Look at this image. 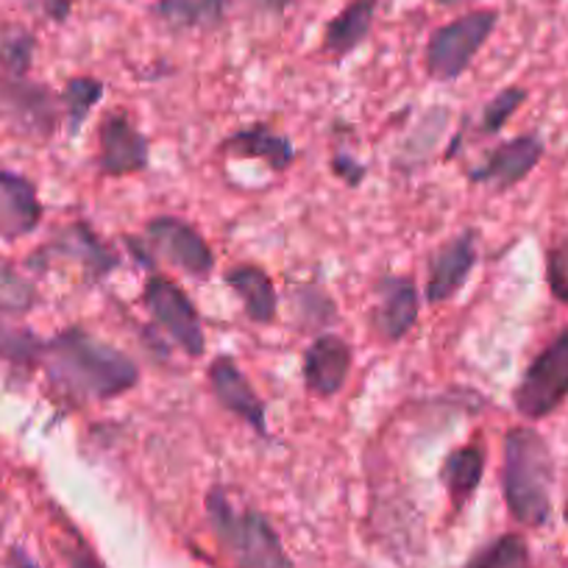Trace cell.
<instances>
[{
    "instance_id": "f1b7e54d",
    "label": "cell",
    "mask_w": 568,
    "mask_h": 568,
    "mask_svg": "<svg viewBox=\"0 0 568 568\" xmlns=\"http://www.w3.org/2000/svg\"><path fill=\"white\" fill-rule=\"evenodd\" d=\"M546 284L555 302L568 304V232L546 248Z\"/></svg>"
},
{
    "instance_id": "277c9868",
    "label": "cell",
    "mask_w": 568,
    "mask_h": 568,
    "mask_svg": "<svg viewBox=\"0 0 568 568\" xmlns=\"http://www.w3.org/2000/svg\"><path fill=\"white\" fill-rule=\"evenodd\" d=\"M125 248L142 267H154L162 260L195 278H204L215 271V254L204 234L176 215L151 217L142 234L125 237Z\"/></svg>"
},
{
    "instance_id": "d6a6232c",
    "label": "cell",
    "mask_w": 568,
    "mask_h": 568,
    "mask_svg": "<svg viewBox=\"0 0 568 568\" xmlns=\"http://www.w3.org/2000/svg\"><path fill=\"white\" fill-rule=\"evenodd\" d=\"M42 12L53 20V23H64L70 18V0H42Z\"/></svg>"
},
{
    "instance_id": "603a6c76",
    "label": "cell",
    "mask_w": 568,
    "mask_h": 568,
    "mask_svg": "<svg viewBox=\"0 0 568 568\" xmlns=\"http://www.w3.org/2000/svg\"><path fill=\"white\" fill-rule=\"evenodd\" d=\"M293 315H296V324L304 332L329 329L341 318L332 293L326 287H321L318 282L298 284L296 293H293Z\"/></svg>"
},
{
    "instance_id": "e0dca14e",
    "label": "cell",
    "mask_w": 568,
    "mask_h": 568,
    "mask_svg": "<svg viewBox=\"0 0 568 568\" xmlns=\"http://www.w3.org/2000/svg\"><path fill=\"white\" fill-rule=\"evenodd\" d=\"M42 221V204L31 179L0 171V240L29 237Z\"/></svg>"
},
{
    "instance_id": "4fadbf2b",
    "label": "cell",
    "mask_w": 568,
    "mask_h": 568,
    "mask_svg": "<svg viewBox=\"0 0 568 568\" xmlns=\"http://www.w3.org/2000/svg\"><path fill=\"white\" fill-rule=\"evenodd\" d=\"M420 315L418 284L413 276H382L374 284L371 332L385 343H402L415 329Z\"/></svg>"
},
{
    "instance_id": "4316f807",
    "label": "cell",
    "mask_w": 568,
    "mask_h": 568,
    "mask_svg": "<svg viewBox=\"0 0 568 568\" xmlns=\"http://www.w3.org/2000/svg\"><path fill=\"white\" fill-rule=\"evenodd\" d=\"M34 34L20 26H9L0 34V70L7 75H29L31 64H34Z\"/></svg>"
},
{
    "instance_id": "836d02e7",
    "label": "cell",
    "mask_w": 568,
    "mask_h": 568,
    "mask_svg": "<svg viewBox=\"0 0 568 568\" xmlns=\"http://www.w3.org/2000/svg\"><path fill=\"white\" fill-rule=\"evenodd\" d=\"M9 568H40L23 549L9 551Z\"/></svg>"
},
{
    "instance_id": "cb8c5ba5",
    "label": "cell",
    "mask_w": 568,
    "mask_h": 568,
    "mask_svg": "<svg viewBox=\"0 0 568 568\" xmlns=\"http://www.w3.org/2000/svg\"><path fill=\"white\" fill-rule=\"evenodd\" d=\"M45 341L29 326L0 321V359L14 371L40 368V354Z\"/></svg>"
},
{
    "instance_id": "7402d4cb",
    "label": "cell",
    "mask_w": 568,
    "mask_h": 568,
    "mask_svg": "<svg viewBox=\"0 0 568 568\" xmlns=\"http://www.w3.org/2000/svg\"><path fill=\"white\" fill-rule=\"evenodd\" d=\"M103 92H106V84L101 79H95V75H75V79H70L64 84L59 98H62V120L70 136L81 134L92 109L101 103Z\"/></svg>"
},
{
    "instance_id": "ac0fdd59",
    "label": "cell",
    "mask_w": 568,
    "mask_h": 568,
    "mask_svg": "<svg viewBox=\"0 0 568 568\" xmlns=\"http://www.w3.org/2000/svg\"><path fill=\"white\" fill-rule=\"evenodd\" d=\"M223 282L229 284V291L240 298L243 304V313L251 324L267 326L276 321L278 315V293L276 284H273L271 273L260 265H234L229 267Z\"/></svg>"
},
{
    "instance_id": "484cf974",
    "label": "cell",
    "mask_w": 568,
    "mask_h": 568,
    "mask_svg": "<svg viewBox=\"0 0 568 568\" xmlns=\"http://www.w3.org/2000/svg\"><path fill=\"white\" fill-rule=\"evenodd\" d=\"M529 98V92L524 87H505L501 92H496L488 103H483V112H479L477 123H474V134L477 136H494L510 123L518 114V109L524 106V101Z\"/></svg>"
},
{
    "instance_id": "4dcf8cb0",
    "label": "cell",
    "mask_w": 568,
    "mask_h": 568,
    "mask_svg": "<svg viewBox=\"0 0 568 568\" xmlns=\"http://www.w3.org/2000/svg\"><path fill=\"white\" fill-rule=\"evenodd\" d=\"M62 557L68 568H103L101 560L95 557V551H92L75 532H70V540L62 544Z\"/></svg>"
},
{
    "instance_id": "7a4b0ae2",
    "label": "cell",
    "mask_w": 568,
    "mask_h": 568,
    "mask_svg": "<svg viewBox=\"0 0 568 568\" xmlns=\"http://www.w3.org/2000/svg\"><path fill=\"white\" fill-rule=\"evenodd\" d=\"M555 455L532 426H513L501 444V496L521 527H544L551 516Z\"/></svg>"
},
{
    "instance_id": "5b68a950",
    "label": "cell",
    "mask_w": 568,
    "mask_h": 568,
    "mask_svg": "<svg viewBox=\"0 0 568 568\" xmlns=\"http://www.w3.org/2000/svg\"><path fill=\"white\" fill-rule=\"evenodd\" d=\"M496 26H499V12H494V9H474V12L460 14L452 23L435 29L424 51V64L429 79L440 81V84L460 79L471 68V62L483 51L485 42L490 40Z\"/></svg>"
},
{
    "instance_id": "9a60e30c",
    "label": "cell",
    "mask_w": 568,
    "mask_h": 568,
    "mask_svg": "<svg viewBox=\"0 0 568 568\" xmlns=\"http://www.w3.org/2000/svg\"><path fill=\"white\" fill-rule=\"evenodd\" d=\"M354 352L341 335L324 332L307 346L302 359V379L307 393L318 398H332L346 387L352 374Z\"/></svg>"
},
{
    "instance_id": "f546056e",
    "label": "cell",
    "mask_w": 568,
    "mask_h": 568,
    "mask_svg": "<svg viewBox=\"0 0 568 568\" xmlns=\"http://www.w3.org/2000/svg\"><path fill=\"white\" fill-rule=\"evenodd\" d=\"M329 171L332 176L341 179L346 187H359L368 179V165L352 154L348 149H335L329 156Z\"/></svg>"
},
{
    "instance_id": "8992f818",
    "label": "cell",
    "mask_w": 568,
    "mask_h": 568,
    "mask_svg": "<svg viewBox=\"0 0 568 568\" xmlns=\"http://www.w3.org/2000/svg\"><path fill=\"white\" fill-rule=\"evenodd\" d=\"M568 398V324L540 348L513 387V404L527 420L549 418Z\"/></svg>"
},
{
    "instance_id": "30bf717a",
    "label": "cell",
    "mask_w": 568,
    "mask_h": 568,
    "mask_svg": "<svg viewBox=\"0 0 568 568\" xmlns=\"http://www.w3.org/2000/svg\"><path fill=\"white\" fill-rule=\"evenodd\" d=\"M546 154L544 136L529 131V134H518L513 140L501 142L494 151H488L479 165L468 168L466 179L477 187H490L494 193H507V190L518 187L529 173L540 165Z\"/></svg>"
},
{
    "instance_id": "9c48e42d",
    "label": "cell",
    "mask_w": 568,
    "mask_h": 568,
    "mask_svg": "<svg viewBox=\"0 0 568 568\" xmlns=\"http://www.w3.org/2000/svg\"><path fill=\"white\" fill-rule=\"evenodd\" d=\"M142 307L149 310L154 324L182 348L187 357H201L206 352V335L201 315L187 293L162 273H151L142 284Z\"/></svg>"
},
{
    "instance_id": "3957f363",
    "label": "cell",
    "mask_w": 568,
    "mask_h": 568,
    "mask_svg": "<svg viewBox=\"0 0 568 568\" xmlns=\"http://www.w3.org/2000/svg\"><path fill=\"white\" fill-rule=\"evenodd\" d=\"M204 510L210 532L237 568H293L273 524L254 507L234 505L223 485L206 490Z\"/></svg>"
},
{
    "instance_id": "1f68e13d",
    "label": "cell",
    "mask_w": 568,
    "mask_h": 568,
    "mask_svg": "<svg viewBox=\"0 0 568 568\" xmlns=\"http://www.w3.org/2000/svg\"><path fill=\"white\" fill-rule=\"evenodd\" d=\"M245 7L262 18H278L293 7V0H245Z\"/></svg>"
},
{
    "instance_id": "6da1fadb",
    "label": "cell",
    "mask_w": 568,
    "mask_h": 568,
    "mask_svg": "<svg viewBox=\"0 0 568 568\" xmlns=\"http://www.w3.org/2000/svg\"><path fill=\"white\" fill-rule=\"evenodd\" d=\"M40 368L53 396L64 404L109 402L134 390L140 382V368L129 354L81 326H70L45 341Z\"/></svg>"
},
{
    "instance_id": "d6986e66",
    "label": "cell",
    "mask_w": 568,
    "mask_h": 568,
    "mask_svg": "<svg viewBox=\"0 0 568 568\" xmlns=\"http://www.w3.org/2000/svg\"><path fill=\"white\" fill-rule=\"evenodd\" d=\"M376 18V0H348L346 7L326 23L321 48L332 59H346L368 40Z\"/></svg>"
},
{
    "instance_id": "ffe728a7",
    "label": "cell",
    "mask_w": 568,
    "mask_h": 568,
    "mask_svg": "<svg viewBox=\"0 0 568 568\" xmlns=\"http://www.w3.org/2000/svg\"><path fill=\"white\" fill-rule=\"evenodd\" d=\"M232 0H156L151 18L168 31H215L226 23Z\"/></svg>"
},
{
    "instance_id": "52a82bcc",
    "label": "cell",
    "mask_w": 568,
    "mask_h": 568,
    "mask_svg": "<svg viewBox=\"0 0 568 568\" xmlns=\"http://www.w3.org/2000/svg\"><path fill=\"white\" fill-rule=\"evenodd\" d=\"M0 120L14 134L48 140L62 123V98L29 75L0 73Z\"/></svg>"
},
{
    "instance_id": "d4e9b609",
    "label": "cell",
    "mask_w": 568,
    "mask_h": 568,
    "mask_svg": "<svg viewBox=\"0 0 568 568\" xmlns=\"http://www.w3.org/2000/svg\"><path fill=\"white\" fill-rule=\"evenodd\" d=\"M532 557H529V546L524 535L505 532L499 538L490 540L488 546L477 551L468 560L466 568H529Z\"/></svg>"
},
{
    "instance_id": "ba28073f",
    "label": "cell",
    "mask_w": 568,
    "mask_h": 568,
    "mask_svg": "<svg viewBox=\"0 0 568 568\" xmlns=\"http://www.w3.org/2000/svg\"><path fill=\"white\" fill-rule=\"evenodd\" d=\"M51 265L81 267L87 282H103L120 267V256L87 221H73L59 229L29 260V267L45 271Z\"/></svg>"
},
{
    "instance_id": "d590c367",
    "label": "cell",
    "mask_w": 568,
    "mask_h": 568,
    "mask_svg": "<svg viewBox=\"0 0 568 568\" xmlns=\"http://www.w3.org/2000/svg\"><path fill=\"white\" fill-rule=\"evenodd\" d=\"M566 521H568V505H566Z\"/></svg>"
},
{
    "instance_id": "5bb4252c",
    "label": "cell",
    "mask_w": 568,
    "mask_h": 568,
    "mask_svg": "<svg viewBox=\"0 0 568 568\" xmlns=\"http://www.w3.org/2000/svg\"><path fill=\"white\" fill-rule=\"evenodd\" d=\"M206 382H210V390L212 396H215V402L221 404L226 413H232L234 418L243 420L251 433L260 435V438H271L265 402H262L260 393H256L254 385L248 382V376L243 374V368H240L232 357L212 359L210 368H206Z\"/></svg>"
},
{
    "instance_id": "7c38bea8",
    "label": "cell",
    "mask_w": 568,
    "mask_h": 568,
    "mask_svg": "<svg viewBox=\"0 0 568 568\" xmlns=\"http://www.w3.org/2000/svg\"><path fill=\"white\" fill-rule=\"evenodd\" d=\"M479 262V234L477 229L455 234L449 243L440 245L426 265L424 298L429 304H446L460 296Z\"/></svg>"
},
{
    "instance_id": "44dd1931",
    "label": "cell",
    "mask_w": 568,
    "mask_h": 568,
    "mask_svg": "<svg viewBox=\"0 0 568 568\" xmlns=\"http://www.w3.org/2000/svg\"><path fill=\"white\" fill-rule=\"evenodd\" d=\"M483 474H485V449L483 444H466V446H457L455 452H449L440 466L438 477L444 483L446 494H449L452 505L457 510L471 501V496L477 494L479 485H483Z\"/></svg>"
},
{
    "instance_id": "2e32d148",
    "label": "cell",
    "mask_w": 568,
    "mask_h": 568,
    "mask_svg": "<svg viewBox=\"0 0 568 568\" xmlns=\"http://www.w3.org/2000/svg\"><path fill=\"white\" fill-rule=\"evenodd\" d=\"M217 154L234 156V160L265 162L271 173H287L296 165V145H293L291 136L278 134L267 123H254L232 131L221 140Z\"/></svg>"
},
{
    "instance_id": "83f0119b",
    "label": "cell",
    "mask_w": 568,
    "mask_h": 568,
    "mask_svg": "<svg viewBox=\"0 0 568 568\" xmlns=\"http://www.w3.org/2000/svg\"><path fill=\"white\" fill-rule=\"evenodd\" d=\"M37 304V287L14 265L0 260V313L23 315Z\"/></svg>"
},
{
    "instance_id": "e575fe53",
    "label": "cell",
    "mask_w": 568,
    "mask_h": 568,
    "mask_svg": "<svg viewBox=\"0 0 568 568\" xmlns=\"http://www.w3.org/2000/svg\"><path fill=\"white\" fill-rule=\"evenodd\" d=\"M444 7H463V3H474V0H440Z\"/></svg>"
},
{
    "instance_id": "8fae6325",
    "label": "cell",
    "mask_w": 568,
    "mask_h": 568,
    "mask_svg": "<svg viewBox=\"0 0 568 568\" xmlns=\"http://www.w3.org/2000/svg\"><path fill=\"white\" fill-rule=\"evenodd\" d=\"M95 165L101 176L123 179L151 165V142L123 112H112L98 125Z\"/></svg>"
}]
</instances>
